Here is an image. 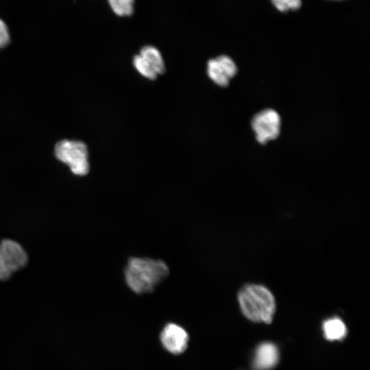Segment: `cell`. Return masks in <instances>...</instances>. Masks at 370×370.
Listing matches in <instances>:
<instances>
[{"label": "cell", "instance_id": "obj_1", "mask_svg": "<svg viewBox=\"0 0 370 370\" xmlns=\"http://www.w3.org/2000/svg\"><path fill=\"white\" fill-rule=\"evenodd\" d=\"M169 268L160 260L131 258L125 268V278L129 288L138 294L150 293L168 275Z\"/></svg>", "mask_w": 370, "mask_h": 370}, {"label": "cell", "instance_id": "obj_2", "mask_svg": "<svg viewBox=\"0 0 370 370\" xmlns=\"http://www.w3.org/2000/svg\"><path fill=\"white\" fill-rule=\"evenodd\" d=\"M240 308L245 317L254 322L271 323L276 309L274 295L265 286L246 284L238 293Z\"/></svg>", "mask_w": 370, "mask_h": 370}, {"label": "cell", "instance_id": "obj_3", "mask_svg": "<svg viewBox=\"0 0 370 370\" xmlns=\"http://www.w3.org/2000/svg\"><path fill=\"white\" fill-rule=\"evenodd\" d=\"M55 154L75 175L83 176L88 173V149L83 142L62 140L56 144Z\"/></svg>", "mask_w": 370, "mask_h": 370}, {"label": "cell", "instance_id": "obj_4", "mask_svg": "<svg viewBox=\"0 0 370 370\" xmlns=\"http://www.w3.org/2000/svg\"><path fill=\"white\" fill-rule=\"evenodd\" d=\"M27 256L17 242L4 239L0 242V280L10 278L12 274L23 267Z\"/></svg>", "mask_w": 370, "mask_h": 370}, {"label": "cell", "instance_id": "obj_5", "mask_svg": "<svg viewBox=\"0 0 370 370\" xmlns=\"http://www.w3.org/2000/svg\"><path fill=\"white\" fill-rule=\"evenodd\" d=\"M280 126V116L273 109H265L259 112L251 121V127L256 134V138L262 145L278 137Z\"/></svg>", "mask_w": 370, "mask_h": 370}, {"label": "cell", "instance_id": "obj_6", "mask_svg": "<svg viewBox=\"0 0 370 370\" xmlns=\"http://www.w3.org/2000/svg\"><path fill=\"white\" fill-rule=\"evenodd\" d=\"M207 73L217 85L225 87L236 74L237 67L231 58L221 55L208 62Z\"/></svg>", "mask_w": 370, "mask_h": 370}, {"label": "cell", "instance_id": "obj_7", "mask_svg": "<svg viewBox=\"0 0 370 370\" xmlns=\"http://www.w3.org/2000/svg\"><path fill=\"white\" fill-rule=\"evenodd\" d=\"M163 347L173 354L183 353L188 347L189 336L182 326L170 323L162 329L160 336Z\"/></svg>", "mask_w": 370, "mask_h": 370}, {"label": "cell", "instance_id": "obj_8", "mask_svg": "<svg viewBox=\"0 0 370 370\" xmlns=\"http://www.w3.org/2000/svg\"><path fill=\"white\" fill-rule=\"evenodd\" d=\"M279 360L277 346L269 342L260 344L254 354L253 367L254 370H270L273 368Z\"/></svg>", "mask_w": 370, "mask_h": 370}, {"label": "cell", "instance_id": "obj_9", "mask_svg": "<svg viewBox=\"0 0 370 370\" xmlns=\"http://www.w3.org/2000/svg\"><path fill=\"white\" fill-rule=\"evenodd\" d=\"M322 326L325 338L330 341L342 340L347 333L345 323L336 317L326 319Z\"/></svg>", "mask_w": 370, "mask_h": 370}, {"label": "cell", "instance_id": "obj_10", "mask_svg": "<svg viewBox=\"0 0 370 370\" xmlns=\"http://www.w3.org/2000/svg\"><path fill=\"white\" fill-rule=\"evenodd\" d=\"M139 55L151 66L157 75L162 74L165 71V66L160 52L153 46H145Z\"/></svg>", "mask_w": 370, "mask_h": 370}, {"label": "cell", "instance_id": "obj_11", "mask_svg": "<svg viewBox=\"0 0 370 370\" xmlns=\"http://www.w3.org/2000/svg\"><path fill=\"white\" fill-rule=\"evenodd\" d=\"M112 11L118 16H128L134 12V0H108Z\"/></svg>", "mask_w": 370, "mask_h": 370}, {"label": "cell", "instance_id": "obj_12", "mask_svg": "<svg viewBox=\"0 0 370 370\" xmlns=\"http://www.w3.org/2000/svg\"><path fill=\"white\" fill-rule=\"evenodd\" d=\"M133 64L138 73L145 77L149 79H155L157 77L156 72L139 54L134 57Z\"/></svg>", "mask_w": 370, "mask_h": 370}, {"label": "cell", "instance_id": "obj_13", "mask_svg": "<svg viewBox=\"0 0 370 370\" xmlns=\"http://www.w3.org/2000/svg\"><path fill=\"white\" fill-rule=\"evenodd\" d=\"M273 5L280 12L293 11L299 9L302 0H271Z\"/></svg>", "mask_w": 370, "mask_h": 370}, {"label": "cell", "instance_id": "obj_14", "mask_svg": "<svg viewBox=\"0 0 370 370\" xmlns=\"http://www.w3.org/2000/svg\"><path fill=\"white\" fill-rule=\"evenodd\" d=\"M10 40L8 28L3 21L0 19V49L6 46Z\"/></svg>", "mask_w": 370, "mask_h": 370}, {"label": "cell", "instance_id": "obj_15", "mask_svg": "<svg viewBox=\"0 0 370 370\" xmlns=\"http://www.w3.org/2000/svg\"><path fill=\"white\" fill-rule=\"evenodd\" d=\"M332 1H341V0H332Z\"/></svg>", "mask_w": 370, "mask_h": 370}]
</instances>
